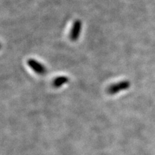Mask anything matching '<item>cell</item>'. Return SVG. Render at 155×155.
Returning <instances> with one entry per match:
<instances>
[{
    "mask_svg": "<svg viewBox=\"0 0 155 155\" xmlns=\"http://www.w3.org/2000/svg\"><path fill=\"white\" fill-rule=\"evenodd\" d=\"M81 29V22L79 19H77L73 23L70 33V38L72 41H75L79 38Z\"/></svg>",
    "mask_w": 155,
    "mask_h": 155,
    "instance_id": "cell-3",
    "label": "cell"
},
{
    "mask_svg": "<svg viewBox=\"0 0 155 155\" xmlns=\"http://www.w3.org/2000/svg\"><path fill=\"white\" fill-rule=\"evenodd\" d=\"M27 64L36 74L39 75H45L47 73V69L45 67L36 60H28Z\"/></svg>",
    "mask_w": 155,
    "mask_h": 155,
    "instance_id": "cell-2",
    "label": "cell"
},
{
    "mask_svg": "<svg viewBox=\"0 0 155 155\" xmlns=\"http://www.w3.org/2000/svg\"><path fill=\"white\" fill-rule=\"evenodd\" d=\"M69 78L67 76H58L52 81V86L55 88H59V87L64 85L69 81Z\"/></svg>",
    "mask_w": 155,
    "mask_h": 155,
    "instance_id": "cell-4",
    "label": "cell"
},
{
    "mask_svg": "<svg viewBox=\"0 0 155 155\" xmlns=\"http://www.w3.org/2000/svg\"><path fill=\"white\" fill-rule=\"evenodd\" d=\"M130 86V81L127 80H123L119 82H117L116 84H113L110 85L107 90V93L111 95L116 94L120 92L128 89Z\"/></svg>",
    "mask_w": 155,
    "mask_h": 155,
    "instance_id": "cell-1",
    "label": "cell"
}]
</instances>
